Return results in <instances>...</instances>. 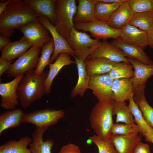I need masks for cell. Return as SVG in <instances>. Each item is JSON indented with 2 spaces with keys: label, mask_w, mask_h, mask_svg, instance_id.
<instances>
[{
  "label": "cell",
  "mask_w": 153,
  "mask_h": 153,
  "mask_svg": "<svg viewBox=\"0 0 153 153\" xmlns=\"http://www.w3.org/2000/svg\"><path fill=\"white\" fill-rule=\"evenodd\" d=\"M32 46L29 42L24 37L18 41L10 42L7 45L0 49L1 58L12 61L27 52Z\"/></svg>",
  "instance_id": "19"
},
{
  "label": "cell",
  "mask_w": 153,
  "mask_h": 153,
  "mask_svg": "<svg viewBox=\"0 0 153 153\" xmlns=\"http://www.w3.org/2000/svg\"><path fill=\"white\" fill-rule=\"evenodd\" d=\"M114 101L98 102L89 116L91 127L95 135L104 140L109 139L113 124V103Z\"/></svg>",
  "instance_id": "3"
},
{
  "label": "cell",
  "mask_w": 153,
  "mask_h": 153,
  "mask_svg": "<svg viewBox=\"0 0 153 153\" xmlns=\"http://www.w3.org/2000/svg\"><path fill=\"white\" fill-rule=\"evenodd\" d=\"M37 14L46 17L55 26L56 17L55 11L56 0H24Z\"/></svg>",
  "instance_id": "20"
},
{
  "label": "cell",
  "mask_w": 153,
  "mask_h": 153,
  "mask_svg": "<svg viewBox=\"0 0 153 153\" xmlns=\"http://www.w3.org/2000/svg\"><path fill=\"white\" fill-rule=\"evenodd\" d=\"M65 116V112L62 109L58 110L45 109L24 114L22 123L32 124L36 127H48L56 124Z\"/></svg>",
  "instance_id": "7"
},
{
  "label": "cell",
  "mask_w": 153,
  "mask_h": 153,
  "mask_svg": "<svg viewBox=\"0 0 153 153\" xmlns=\"http://www.w3.org/2000/svg\"><path fill=\"white\" fill-rule=\"evenodd\" d=\"M85 67L90 76L108 73L117 62L104 58H87L84 61Z\"/></svg>",
  "instance_id": "21"
},
{
  "label": "cell",
  "mask_w": 153,
  "mask_h": 153,
  "mask_svg": "<svg viewBox=\"0 0 153 153\" xmlns=\"http://www.w3.org/2000/svg\"><path fill=\"white\" fill-rule=\"evenodd\" d=\"M133 68V66L129 63L117 62L108 74L114 80L131 78L134 75Z\"/></svg>",
  "instance_id": "35"
},
{
  "label": "cell",
  "mask_w": 153,
  "mask_h": 153,
  "mask_svg": "<svg viewBox=\"0 0 153 153\" xmlns=\"http://www.w3.org/2000/svg\"><path fill=\"white\" fill-rule=\"evenodd\" d=\"M69 55L66 53H60L54 63L49 64V70L45 82L46 94L50 93L52 82L61 68L65 66L76 64L75 61L72 60Z\"/></svg>",
  "instance_id": "23"
},
{
  "label": "cell",
  "mask_w": 153,
  "mask_h": 153,
  "mask_svg": "<svg viewBox=\"0 0 153 153\" xmlns=\"http://www.w3.org/2000/svg\"><path fill=\"white\" fill-rule=\"evenodd\" d=\"M10 42L9 37L0 35V49L7 45Z\"/></svg>",
  "instance_id": "43"
},
{
  "label": "cell",
  "mask_w": 153,
  "mask_h": 153,
  "mask_svg": "<svg viewBox=\"0 0 153 153\" xmlns=\"http://www.w3.org/2000/svg\"><path fill=\"white\" fill-rule=\"evenodd\" d=\"M111 43L120 49L127 58L133 59L146 64H153L150 58L141 47L126 43L120 38L114 39Z\"/></svg>",
  "instance_id": "15"
},
{
  "label": "cell",
  "mask_w": 153,
  "mask_h": 153,
  "mask_svg": "<svg viewBox=\"0 0 153 153\" xmlns=\"http://www.w3.org/2000/svg\"><path fill=\"white\" fill-rule=\"evenodd\" d=\"M12 61H9L0 58V76L10 67Z\"/></svg>",
  "instance_id": "41"
},
{
  "label": "cell",
  "mask_w": 153,
  "mask_h": 153,
  "mask_svg": "<svg viewBox=\"0 0 153 153\" xmlns=\"http://www.w3.org/2000/svg\"><path fill=\"white\" fill-rule=\"evenodd\" d=\"M48 128L47 127H36L32 134V141L29 144L32 153H51V150L54 144V140L48 139L43 140L44 132Z\"/></svg>",
  "instance_id": "18"
},
{
  "label": "cell",
  "mask_w": 153,
  "mask_h": 153,
  "mask_svg": "<svg viewBox=\"0 0 153 153\" xmlns=\"http://www.w3.org/2000/svg\"><path fill=\"white\" fill-rule=\"evenodd\" d=\"M78 5L73 18L75 23H87L95 19L94 6L95 0H78Z\"/></svg>",
  "instance_id": "26"
},
{
  "label": "cell",
  "mask_w": 153,
  "mask_h": 153,
  "mask_svg": "<svg viewBox=\"0 0 153 153\" xmlns=\"http://www.w3.org/2000/svg\"><path fill=\"white\" fill-rule=\"evenodd\" d=\"M38 20L50 33L53 41L54 49L51 57L50 63L57 59L60 54L66 53L73 57L75 56L74 50L70 47L67 41L58 32L55 26L45 16L37 14Z\"/></svg>",
  "instance_id": "11"
},
{
  "label": "cell",
  "mask_w": 153,
  "mask_h": 153,
  "mask_svg": "<svg viewBox=\"0 0 153 153\" xmlns=\"http://www.w3.org/2000/svg\"></svg>",
  "instance_id": "47"
},
{
  "label": "cell",
  "mask_w": 153,
  "mask_h": 153,
  "mask_svg": "<svg viewBox=\"0 0 153 153\" xmlns=\"http://www.w3.org/2000/svg\"><path fill=\"white\" fill-rule=\"evenodd\" d=\"M24 75L21 74L9 82L0 83V95L1 99L0 105L4 109L8 110H13L18 104L17 90Z\"/></svg>",
  "instance_id": "12"
},
{
  "label": "cell",
  "mask_w": 153,
  "mask_h": 153,
  "mask_svg": "<svg viewBox=\"0 0 153 153\" xmlns=\"http://www.w3.org/2000/svg\"><path fill=\"white\" fill-rule=\"evenodd\" d=\"M127 59L134 69V75L131 78L133 89L140 85L145 84L148 79L153 76V64H146L133 59Z\"/></svg>",
  "instance_id": "17"
},
{
  "label": "cell",
  "mask_w": 153,
  "mask_h": 153,
  "mask_svg": "<svg viewBox=\"0 0 153 153\" xmlns=\"http://www.w3.org/2000/svg\"><path fill=\"white\" fill-rule=\"evenodd\" d=\"M109 139L117 153H133L135 147L141 142V138L139 133L129 135L111 134Z\"/></svg>",
  "instance_id": "16"
},
{
  "label": "cell",
  "mask_w": 153,
  "mask_h": 153,
  "mask_svg": "<svg viewBox=\"0 0 153 153\" xmlns=\"http://www.w3.org/2000/svg\"><path fill=\"white\" fill-rule=\"evenodd\" d=\"M24 113L20 109L8 110L0 114V135L7 129L16 128L22 123Z\"/></svg>",
  "instance_id": "28"
},
{
  "label": "cell",
  "mask_w": 153,
  "mask_h": 153,
  "mask_svg": "<svg viewBox=\"0 0 153 153\" xmlns=\"http://www.w3.org/2000/svg\"><path fill=\"white\" fill-rule=\"evenodd\" d=\"M127 1L119 7L107 22L111 27L121 29L125 25L129 23L134 14Z\"/></svg>",
  "instance_id": "25"
},
{
  "label": "cell",
  "mask_w": 153,
  "mask_h": 153,
  "mask_svg": "<svg viewBox=\"0 0 153 153\" xmlns=\"http://www.w3.org/2000/svg\"><path fill=\"white\" fill-rule=\"evenodd\" d=\"M145 84L140 85L133 89L134 101L141 111L144 119L153 128V108L148 103L145 96Z\"/></svg>",
  "instance_id": "22"
},
{
  "label": "cell",
  "mask_w": 153,
  "mask_h": 153,
  "mask_svg": "<svg viewBox=\"0 0 153 153\" xmlns=\"http://www.w3.org/2000/svg\"><path fill=\"white\" fill-rule=\"evenodd\" d=\"M67 41L75 52V56L84 61L101 44L99 40L92 39L85 33L78 31L74 28Z\"/></svg>",
  "instance_id": "5"
},
{
  "label": "cell",
  "mask_w": 153,
  "mask_h": 153,
  "mask_svg": "<svg viewBox=\"0 0 153 153\" xmlns=\"http://www.w3.org/2000/svg\"><path fill=\"white\" fill-rule=\"evenodd\" d=\"M99 57L105 58L116 62L129 63L122 51L107 40H103L101 45L87 58Z\"/></svg>",
  "instance_id": "14"
},
{
  "label": "cell",
  "mask_w": 153,
  "mask_h": 153,
  "mask_svg": "<svg viewBox=\"0 0 153 153\" xmlns=\"http://www.w3.org/2000/svg\"><path fill=\"white\" fill-rule=\"evenodd\" d=\"M37 19L36 13L22 0H11L0 15V35L11 37L15 30Z\"/></svg>",
  "instance_id": "1"
},
{
  "label": "cell",
  "mask_w": 153,
  "mask_h": 153,
  "mask_svg": "<svg viewBox=\"0 0 153 153\" xmlns=\"http://www.w3.org/2000/svg\"><path fill=\"white\" fill-rule=\"evenodd\" d=\"M133 14L153 10V0H127Z\"/></svg>",
  "instance_id": "37"
},
{
  "label": "cell",
  "mask_w": 153,
  "mask_h": 153,
  "mask_svg": "<svg viewBox=\"0 0 153 153\" xmlns=\"http://www.w3.org/2000/svg\"><path fill=\"white\" fill-rule=\"evenodd\" d=\"M18 29L29 42L32 46L42 48L44 45L52 39L47 29L38 19L23 26Z\"/></svg>",
  "instance_id": "9"
},
{
  "label": "cell",
  "mask_w": 153,
  "mask_h": 153,
  "mask_svg": "<svg viewBox=\"0 0 153 153\" xmlns=\"http://www.w3.org/2000/svg\"><path fill=\"white\" fill-rule=\"evenodd\" d=\"M98 1L109 3H123L127 1V0H97Z\"/></svg>",
  "instance_id": "46"
},
{
  "label": "cell",
  "mask_w": 153,
  "mask_h": 153,
  "mask_svg": "<svg viewBox=\"0 0 153 153\" xmlns=\"http://www.w3.org/2000/svg\"><path fill=\"white\" fill-rule=\"evenodd\" d=\"M74 28L77 30L89 32L92 37L99 40L109 38L116 39L120 37L121 32V29L113 28L107 22L95 19L89 22L75 23Z\"/></svg>",
  "instance_id": "8"
},
{
  "label": "cell",
  "mask_w": 153,
  "mask_h": 153,
  "mask_svg": "<svg viewBox=\"0 0 153 153\" xmlns=\"http://www.w3.org/2000/svg\"><path fill=\"white\" fill-rule=\"evenodd\" d=\"M133 153H151V152L148 144L140 142L135 147Z\"/></svg>",
  "instance_id": "40"
},
{
  "label": "cell",
  "mask_w": 153,
  "mask_h": 153,
  "mask_svg": "<svg viewBox=\"0 0 153 153\" xmlns=\"http://www.w3.org/2000/svg\"><path fill=\"white\" fill-rule=\"evenodd\" d=\"M41 56L39 58L37 67L35 70V74L40 75L44 72L45 67L50 63V57L53 54L54 49L52 39L46 43L42 48Z\"/></svg>",
  "instance_id": "33"
},
{
  "label": "cell",
  "mask_w": 153,
  "mask_h": 153,
  "mask_svg": "<svg viewBox=\"0 0 153 153\" xmlns=\"http://www.w3.org/2000/svg\"><path fill=\"white\" fill-rule=\"evenodd\" d=\"M112 90L114 101H124L128 100L133 90L131 78L114 80Z\"/></svg>",
  "instance_id": "24"
},
{
  "label": "cell",
  "mask_w": 153,
  "mask_h": 153,
  "mask_svg": "<svg viewBox=\"0 0 153 153\" xmlns=\"http://www.w3.org/2000/svg\"><path fill=\"white\" fill-rule=\"evenodd\" d=\"M32 141L28 136L21 138L18 141L9 140L0 146V153H32L27 148Z\"/></svg>",
  "instance_id": "29"
},
{
  "label": "cell",
  "mask_w": 153,
  "mask_h": 153,
  "mask_svg": "<svg viewBox=\"0 0 153 153\" xmlns=\"http://www.w3.org/2000/svg\"><path fill=\"white\" fill-rule=\"evenodd\" d=\"M11 0L5 1L1 0L0 3V15L2 14L5 10L7 5L10 3Z\"/></svg>",
  "instance_id": "44"
},
{
  "label": "cell",
  "mask_w": 153,
  "mask_h": 153,
  "mask_svg": "<svg viewBox=\"0 0 153 153\" xmlns=\"http://www.w3.org/2000/svg\"><path fill=\"white\" fill-rule=\"evenodd\" d=\"M58 153H81V152L77 145L69 143L62 146Z\"/></svg>",
  "instance_id": "39"
},
{
  "label": "cell",
  "mask_w": 153,
  "mask_h": 153,
  "mask_svg": "<svg viewBox=\"0 0 153 153\" xmlns=\"http://www.w3.org/2000/svg\"><path fill=\"white\" fill-rule=\"evenodd\" d=\"M73 57L77 68L78 78L76 86L71 92V96L73 98L79 95L82 97L88 89L90 76L86 71L84 61L75 56Z\"/></svg>",
  "instance_id": "27"
},
{
  "label": "cell",
  "mask_w": 153,
  "mask_h": 153,
  "mask_svg": "<svg viewBox=\"0 0 153 153\" xmlns=\"http://www.w3.org/2000/svg\"><path fill=\"white\" fill-rule=\"evenodd\" d=\"M113 114L116 115V123L122 122L126 124L135 123L133 115L124 101H114L113 103Z\"/></svg>",
  "instance_id": "32"
},
{
  "label": "cell",
  "mask_w": 153,
  "mask_h": 153,
  "mask_svg": "<svg viewBox=\"0 0 153 153\" xmlns=\"http://www.w3.org/2000/svg\"><path fill=\"white\" fill-rule=\"evenodd\" d=\"M133 92L128 100V107L133 115L135 123L140 129V133L142 135L146 133L153 134V128L148 124L144 119L141 111L133 100Z\"/></svg>",
  "instance_id": "31"
},
{
  "label": "cell",
  "mask_w": 153,
  "mask_h": 153,
  "mask_svg": "<svg viewBox=\"0 0 153 153\" xmlns=\"http://www.w3.org/2000/svg\"><path fill=\"white\" fill-rule=\"evenodd\" d=\"M77 10L75 0H56V21L55 26L58 32L67 40L74 28L73 18Z\"/></svg>",
  "instance_id": "4"
},
{
  "label": "cell",
  "mask_w": 153,
  "mask_h": 153,
  "mask_svg": "<svg viewBox=\"0 0 153 153\" xmlns=\"http://www.w3.org/2000/svg\"><path fill=\"white\" fill-rule=\"evenodd\" d=\"M142 135L144 137L146 141L153 143V134L146 133H144Z\"/></svg>",
  "instance_id": "45"
},
{
  "label": "cell",
  "mask_w": 153,
  "mask_h": 153,
  "mask_svg": "<svg viewBox=\"0 0 153 153\" xmlns=\"http://www.w3.org/2000/svg\"><path fill=\"white\" fill-rule=\"evenodd\" d=\"M113 80L108 73L90 76L88 89L93 91L98 101L114 100L112 90Z\"/></svg>",
  "instance_id": "10"
},
{
  "label": "cell",
  "mask_w": 153,
  "mask_h": 153,
  "mask_svg": "<svg viewBox=\"0 0 153 153\" xmlns=\"http://www.w3.org/2000/svg\"><path fill=\"white\" fill-rule=\"evenodd\" d=\"M41 48L32 46L12 64L5 74L8 78H15L37 67Z\"/></svg>",
  "instance_id": "6"
},
{
  "label": "cell",
  "mask_w": 153,
  "mask_h": 153,
  "mask_svg": "<svg viewBox=\"0 0 153 153\" xmlns=\"http://www.w3.org/2000/svg\"><path fill=\"white\" fill-rule=\"evenodd\" d=\"M89 139L97 147L98 153H117L114 145L109 139L103 140L95 135L90 136Z\"/></svg>",
  "instance_id": "38"
},
{
  "label": "cell",
  "mask_w": 153,
  "mask_h": 153,
  "mask_svg": "<svg viewBox=\"0 0 153 153\" xmlns=\"http://www.w3.org/2000/svg\"><path fill=\"white\" fill-rule=\"evenodd\" d=\"M138 126L133 123L130 124L115 123L112 126L111 130V134L129 135L140 133Z\"/></svg>",
  "instance_id": "36"
},
{
  "label": "cell",
  "mask_w": 153,
  "mask_h": 153,
  "mask_svg": "<svg viewBox=\"0 0 153 153\" xmlns=\"http://www.w3.org/2000/svg\"><path fill=\"white\" fill-rule=\"evenodd\" d=\"M129 23L147 32L153 24V11L134 14Z\"/></svg>",
  "instance_id": "34"
},
{
  "label": "cell",
  "mask_w": 153,
  "mask_h": 153,
  "mask_svg": "<svg viewBox=\"0 0 153 153\" xmlns=\"http://www.w3.org/2000/svg\"><path fill=\"white\" fill-rule=\"evenodd\" d=\"M48 72V70H46L41 75H37L33 69L22 78L17 87V94L22 108H28L45 94V82Z\"/></svg>",
  "instance_id": "2"
},
{
  "label": "cell",
  "mask_w": 153,
  "mask_h": 153,
  "mask_svg": "<svg viewBox=\"0 0 153 153\" xmlns=\"http://www.w3.org/2000/svg\"><path fill=\"white\" fill-rule=\"evenodd\" d=\"M95 1V18L97 20L105 22L108 21L113 14L122 3H109L98 1L97 0Z\"/></svg>",
  "instance_id": "30"
},
{
  "label": "cell",
  "mask_w": 153,
  "mask_h": 153,
  "mask_svg": "<svg viewBox=\"0 0 153 153\" xmlns=\"http://www.w3.org/2000/svg\"><path fill=\"white\" fill-rule=\"evenodd\" d=\"M148 45L153 49V24L147 32Z\"/></svg>",
  "instance_id": "42"
},
{
  "label": "cell",
  "mask_w": 153,
  "mask_h": 153,
  "mask_svg": "<svg viewBox=\"0 0 153 153\" xmlns=\"http://www.w3.org/2000/svg\"><path fill=\"white\" fill-rule=\"evenodd\" d=\"M120 39L127 44L145 48L148 45L147 32L128 23L121 29Z\"/></svg>",
  "instance_id": "13"
}]
</instances>
